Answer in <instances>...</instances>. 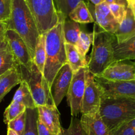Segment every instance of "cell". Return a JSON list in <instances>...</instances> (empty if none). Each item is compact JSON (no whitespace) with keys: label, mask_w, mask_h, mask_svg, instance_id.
Returning <instances> with one entry per match:
<instances>
[{"label":"cell","mask_w":135,"mask_h":135,"mask_svg":"<svg viewBox=\"0 0 135 135\" xmlns=\"http://www.w3.org/2000/svg\"><path fill=\"white\" fill-rule=\"evenodd\" d=\"M58 16V23L45 33L46 62L43 75L50 87L58 70L67 63L63 30L66 17L62 14Z\"/></svg>","instance_id":"1"},{"label":"cell","mask_w":135,"mask_h":135,"mask_svg":"<svg viewBox=\"0 0 135 135\" xmlns=\"http://www.w3.org/2000/svg\"><path fill=\"white\" fill-rule=\"evenodd\" d=\"M6 23L7 30L15 31L23 38L33 60L40 34L25 0H12L11 17Z\"/></svg>","instance_id":"2"},{"label":"cell","mask_w":135,"mask_h":135,"mask_svg":"<svg viewBox=\"0 0 135 135\" xmlns=\"http://www.w3.org/2000/svg\"><path fill=\"white\" fill-rule=\"evenodd\" d=\"M93 42L88 68L93 76L101 74L115 61L114 45L117 42L115 35L104 31L95 23Z\"/></svg>","instance_id":"3"},{"label":"cell","mask_w":135,"mask_h":135,"mask_svg":"<svg viewBox=\"0 0 135 135\" xmlns=\"http://www.w3.org/2000/svg\"><path fill=\"white\" fill-rule=\"evenodd\" d=\"M99 111L111 132L135 118V98L102 99Z\"/></svg>","instance_id":"4"},{"label":"cell","mask_w":135,"mask_h":135,"mask_svg":"<svg viewBox=\"0 0 135 135\" xmlns=\"http://www.w3.org/2000/svg\"><path fill=\"white\" fill-rule=\"evenodd\" d=\"M22 78L27 83L36 105H54L50 93V86L43 74L32 62L30 68L19 65Z\"/></svg>","instance_id":"5"},{"label":"cell","mask_w":135,"mask_h":135,"mask_svg":"<svg viewBox=\"0 0 135 135\" xmlns=\"http://www.w3.org/2000/svg\"><path fill=\"white\" fill-rule=\"evenodd\" d=\"M35 21L40 35L46 33L58 23L59 16L53 0H25Z\"/></svg>","instance_id":"6"},{"label":"cell","mask_w":135,"mask_h":135,"mask_svg":"<svg viewBox=\"0 0 135 135\" xmlns=\"http://www.w3.org/2000/svg\"><path fill=\"white\" fill-rule=\"evenodd\" d=\"M88 66L74 72L72 81L67 93V99L72 117H77L81 113V102L86 84Z\"/></svg>","instance_id":"7"},{"label":"cell","mask_w":135,"mask_h":135,"mask_svg":"<svg viewBox=\"0 0 135 135\" xmlns=\"http://www.w3.org/2000/svg\"><path fill=\"white\" fill-rule=\"evenodd\" d=\"M101 87L103 99L135 98V80L111 81L93 76Z\"/></svg>","instance_id":"8"},{"label":"cell","mask_w":135,"mask_h":135,"mask_svg":"<svg viewBox=\"0 0 135 135\" xmlns=\"http://www.w3.org/2000/svg\"><path fill=\"white\" fill-rule=\"evenodd\" d=\"M102 99L103 91L101 87L95 80L93 75L88 70L85 91L81 102V114L93 113L99 111Z\"/></svg>","instance_id":"9"},{"label":"cell","mask_w":135,"mask_h":135,"mask_svg":"<svg viewBox=\"0 0 135 135\" xmlns=\"http://www.w3.org/2000/svg\"><path fill=\"white\" fill-rule=\"evenodd\" d=\"M74 72L70 65L65 64L56 74L50 87V93L54 105L58 107L67 95Z\"/></svg>","instance_id":"10"},{"label":"cell","mask_w":135,"mask_h":135,"mask_svg":"<svg viewBox=\"0 0 135 135\" xmlns=\"http://www.w3.org/2000/svg\"><path fill=\"white\" fill-rule=\"evenodd\" d=\"M96 76L111 81L135 80V62L128 60H115Z\"/></svg>","instance_id":"11"},{"label":"cell","mask_w":135,"mask_h":135,"mask_svg":"<svg viewBox=\"0 0 135 135\" xmlns=\"http://www.w3.org/2000/svg\"><path fill=\"white\" fill-rule=\"evenodd\" d=\"M6 40L9 49L19 65L30 68L33 62L28 47L23 38L13 30H7Z\"/></svg>","instance_id":"12"},{"label":"cell","mask_w":135,"mask_h":135,"mask_svg":"<svg viewBox=\"0 0 135 135\" xmlns=\"http://www.w3.org/2000/svg\"><path fill=\"white\" fill-rule=\"evenodd\" d=\"M95 23L102 29L114 34L118 28L119 24L113 15L109 4L105 2L95 6L93 15Z\"/></svg>","instance_id":"13"},{"label":"cell","mask_w":135,"mask_h":135,"mask_svg":"<svg viewBox=\"0 0 135 135\" xmlns=\"http://www.w3.org/2000/svg\"><path fill=\"white\" fill-rule=\"evenodd\" d=\"M38 118L52 133L62 134V128L60 122V113L55 105L37 106Z\"/></svg>","instance_id":"14"},{"label":"cell","mask_w":135,"mask_h":135,"mask_svg":"<svg viewBox=\"0 0 135 135\" xmlns=\"http://www.w3.org/2000/svg\"><path fill=\"white\" fill-rule=\"evenodd\" d=\"M81 127L86 135H111V132L99 114V111L84 114L80 119Z\"/></svg>","instance_id":"15"},{"label":"cell","mask_w":135,"mask_h":135,"mask_svg":"<svg viewBox=\"0 0 135 135\" xmlns=\"http://www.w3.org/2000/svg\"><path fill=\"white\" fill-rule=\"evenodd\" d=\"M114 35L117 43H120L135 37V15L131 6H128L125 16L119 23Z\"/></svg>","instance_id":"16"},{"label":"cell","mask_w":135,"mask_h":135,"mask_svg":"<svg viewBox=\"0 0 135 135\" xmlns=\"http://www.w3.org/2000/svg\"><path fill=\"white\" fill-rule=\"evenodd\" d=\"M19 66L12 68L0 76V102L13 87L21 84L23 80Z\"/></svg>","instance_id":"17"},{"label":"cell","mask_w":135,"mask_h":135,"mask_svg":"<svg viewBox=\"0 0 135 135\" xmlns=\"http://www.w3.org/2000/svg\"><path fill=\"white\" fill-rule=\"evenodd\" d=\"M114 56L115 60L135 59V37L120 43L114 45Z\"/></svg>","instance_id":"18"},{"label":"cell","mask_w":135,"mask_h":135,"mask_svg":"<svg viewBox=\"0 0 135 135\" xmlns=\"http://www.w3.org/2000/svg\"><path fill=\"white\" fill-rule=\"evenodd\" d=\"M67 63L70 65L73 72H76L81 68L88 66L86 58L81 56L76 46L72 44L65 43Z\"/></svg>","instance_id":"19"},{"label":"cell","mask_w":135,"mask_h":135,"mask_svg":"<svg viewBox=\"0 0 135 135\" xmlns=\"http://www.w3.org/2000/svg\"><path fill=\"white\" fill-rule=\"evenodd\" d=\"M18 66L6 40L5 42L0 44V76Z\"/></svg>","instance_id":"20"},{"label":"cell","mask_w":135,"mask_h":135,"mask_svg":"<svg viewBox=\"0 0 135 135\" xmlns=\"http://www.w3.org/2000/svg\"><path fill=\"white\" fill-rule=\"evenodd\" d=\"M13 100L24 105L27 109L37 108L28 84L24 80L21 82L20 86L15 92Z\"/></svg>","instance_id":"21"},{"label":"cell","mask_w":135,"mask_h":135,"mask_svg":"<svg viewBox=\"0 0 135 135\" xmlns=\"http://www.w3.org/2000/svg\"><path fill=\"white\" fill-rule=\"evenodd\" d=\"M63 30L65 42L76 45L81 31L79 23L69 17L66 18L64 21Z\"/></svg>","instance_id":"22"},{"label":"cell","mask_w":135,"mask_h":135,"mask_svg":"<svg viewBox=\"0 0 135 135\" xmlns=\"http://www.w3.org/2000/svg\"><path fill=\"white\" fill-rule=\"evenodd\" d=\"M68 17L78 23H89L94 22L91 13L84 0L80 1V3L72 10Z\"/></svg>","instance_id":"23"},{"label":"cell","mask_w":135,"mask_h":135,"mask_svg":"<svg viewBox=\"0 0 135 135\" xmlns=\"http://www.w3.org/2000/svg\"><path fill=\"white\" fill-rule=\"evenodd\" d=\"M46 62V48H45V33L40 35L35 49L33 62L38 69L43 74Z\"/></svg>","instance_id":"24"},{"label":"cell","mask_w":135,"mask_h":135,"mask_svg":"<svg viewBox=\"0 0 135 135\" xmlns=\"http://www.w3.org/2000/svg\"><path fill=\"white\" fill-rule=\"evenodd\" d=\"M38 109H26V124L23 135H38Z\"/></svg>","instance_id":"25"},{"label":"cell","mask_w":135,"mask_h":135,"mask_svg":"<svg viewBox=\"0 0 135 135\" xmlns=\"http://www.w3.org/2000/svg\"><path fill=\"white\" fill-rule=\"evenodd\" d=\"M26 109L27 108L24 105L12 100L11 103L6 108L3 114V121L7 124L9 122L13 120L22 113L25 112Z\"/></svg>","instance_id":"26"},{"label":"cell","mask_w":135,"mask_h":135,"mask_svg":"<svg viewBox=\"0 0 135 135\" xmlns=\"http://www.w3.org/2000/svg\"><path fill=\"white\" fill-rule=\"evenodd\" d=\"M93 32H85L81 31L80 37L77 43L75 45L83 57L86 58V54L93 42Z\"/></svg>","instance_id":"27"},{"label":"cell","mask_w":135,"mask_h":135,"mask_svg":"<svg viewBox=\"0 0 135 135\" xmlns=\"http://www.w3.org/2000/svg\"><path fill=\"white\" fill-rule=\"evenodd\" d=\"M81 0H53L58 14H62L66 18Z\"/></svg>","instance_id":"28"},{"label":"cell","mask_w":135,"mask_h":135,"mask_svg":"<svg viewBox=\"0 0 135 135\" xmlns=\"http://www.w3.org/2000/svg\"><path fill=\"white\" fill-rule=\"evenodd\" d=\"M62 135H86L81 127L80 119L76 117H72L70 124L67 129L62 128Z\"/></svg>","instance_id":"29"},{"label":"cell","mask_w":135,"mask_h":135,"mask_svg":"<svg viewBox=\"0 0 135 135\" xmlns=\"http://www.w3.org/2000/svg\"><path fill=\"white\" fill-rule=\"evenodd\" d=\"M26 124V111L7 123V128L15 131L19 135H23Z\"/></svg>","instance_id":"30"},{"label":"cell","mask_w":135,"mask_h":135,"mask_svg":"<svg viewBox=\"0 0 135 135\" xmlns=\"http://www.w3.org/2000/svg\"><path fill=\"white\" fill-rule=\"evenodd\" d=\"M12 0H0V21L7 23L10 19Z\"/></svg>","instance_id":"31"},{"label":"cell","mask_w":135,"mask_h":135,"mask_svg":"<svg viewBox=\"0 0 135 135\" xmlns=\"http://www.w3.org/2000/svg\"><path fill=\"white\" fill-rule=\"evenodd\" d=\"M109 7L117 21L119 23V24L120 23L125 16L128 6L126 7L119 4H109Z\"/></svg>","instance_id":"32"},{"label":"cell","mask_w":135,"mask_h":135,"mask_svg":"<svg viewBox=\"0 0 135 135\" xmlns=\"http://www.w3.org/2000/svg\"><path fill=\"white\" fill-rule=\"evenodd\" d=\"M111 135H135V128L123 123L113 131Z\"/></svg>","instance_id":"33"},{"label":"cell","mask_w":135,"mask_h":135,"mask_svg":"<svg viewBox=\"0 0 135 135\" xmlns=\"http://www.w3.org/2000/svg\"><path fill=\"white\" fill-rule=\"evenodd\" d=\"M37 127H38V135H58L50 132V131L48 129L47 127H46V126L38 119V121H37Z\"/></svg>","instance_id":"34"},{"label":"cell","mask_w":135,"mask_h":135,"mask_svg":"<svg viewBox=\"0 0 135 135\" xmlns=\"http://www.w3.org/2000/svg\"><path fill=\"white\" fill-rule=\"evenodd\" d=\"M7 31V24L5 22L0 21V44L3 43L6 41Z\"/></svg>","instance_id":"35"},{"label":"cell","mask_w":135,"mask_h":135,"mask_svg":"<svg viewBox=\"0 0 135 135\" xmlns=\"http://www.w3.org/2000/svg\"><path fill=\"white\" fill-rule=\"evenodd\" d=\"M105 2L108 4H119L126 7L128 6L127 0H105Z\"/></svg>","instance_id":"36"},{"label":"cell","mask_w":135,"mask_h":135,"mask_svg":"<svg viewBox=\"0 0 135 135\" xmlns=\"http://www.w3.org/2000/svg\"><path fill=\"white\" fill-rule=\"evenodd\" d=\"M125 124H127V125L129 126V127H132V128H135V118H134L133 119L131 120L130 121L125 123Z\"/></svg>","instance_id":"37"},{"label":"cell","mask_w":135,"mask_h":135,"mask_svg":"<svg viewBox=\"0 0 135 135\" xmlns=\"http://www.w3.org/2000/svg\"><path fill=\"white\" fill-rule=\"evenodd\" d=\"M89 2L93 4L94 6H96V5H98L99 3H102V2H105V0H89Z\"/></svg>","instance_id":"38"},{"label":"cell","mask_w":135,"mask_h":135,"mask_svg":"<svg viewBox=\"0 0 135 135\" xmlns=\"http://www.w3.org/2000/svg\"><path fill=\"white\" fill-rule=\"evenodd\" d=\"M7 135H19L15 131L9 128H7Z\"/></svg>","instance_id":"39"},{"label":"cell","mask_w":135,"mask_h":135,"mask_svg":"<svg viewBox=\"0 0 135 135\" xmlns=\"http://www.w3.org/2000/svg\"><path fill=\"white\" fill-rule=\"evenodd\" d=\"M127 2L128 3V6H131V7H132L135 3V0H127Z\"/></svg>","instance_id":"40"}]
</instances>
